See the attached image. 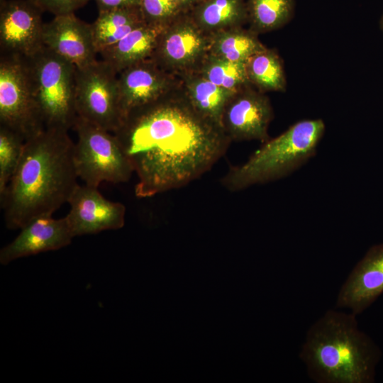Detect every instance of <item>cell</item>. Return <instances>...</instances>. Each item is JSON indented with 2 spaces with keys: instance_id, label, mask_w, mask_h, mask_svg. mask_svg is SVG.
<instances>
[{
  "instance_id": "cell-12",
  "label": "cell",
  "mask_w": 383,
  "mask_h": 383,
  "mask_svg": "<svg viewBox=\"0 0 383 383\" xmlns=\"http://www.w3.org/2000/svg\"><path fill=\"white\" fill-rule=\"evenodd\" d=\"M67 203L70 211L65 217L74 237L117 230L124 226L126 206L106 199L98 187L78 184Z\"/></svg>"
},
{
  "instance_id": "cell-16",
  "label": "cell",
  "mask_w": 383,
  "mask_h": 383,
  "mask_svg": "<svg viewBox=\"0 0 383 383\" xmlns=\"http://www.w3.org/2000/svg\"><path fill=\"white\" fill-rule=\"evenodd\" d=\"M73 238L65 216L37 217L21 228L13 240L1 248L0 262L7 265L21 257L61 249L69 245Z\"/></svg>"
},
{
  "instance_id": "cell-29",
  "label": "cell",
  "mask_w": 383,
  "mask_h": 383,
  "mask_svg": "<svg viewBox=\"0 0 383 383\" xmlns=\"http://www.w3.org/2000/svg\"><path fill=\"white\" fill-rule=\"evenodd\" d=\"M177 5L185 13H188L192 8L204 0H173Z\"/></svg>"
},
{
  "instance_id": "cell-11",
  "label": "cell",
  "mask_w": 383,
  "mask_h": 383,
  "mask_svg": "<svg viewBox=\"0 0 383 383\" xmlns=\"http://www.w3.org/2000/svg\"><path fill=\"white\" fill-rule=\"evenodd\" d=\"M42 13L30 0H1V54L29 57L42 48Z\"/></svg>"
},
{
  "instance_id": "cell-5",
  "label": "cell",
  "mask_w": 383,
  "mask_h": 383,
  "mask_svg": "<svg viewBox=\"0 0 383 383\" xmlns=\"http://www.w3.org/2000/svg\"><path fill=\"white\" fill-rule=\"evenodd\" d=\"M30 88L45 128H73L77 67L44 45L24 57Z\"/></svg>"
},
{
  "instance_id": "cell-14",
  "label": "cell",
  "mask_w": 383,
  "mask_h": 383,
  "mask_svg": "<svg viewBox=\"0 0 383 383\" xmlns=\"http://www.w3.org/2000/svg\"><path fill=\"white\" fill-rule=\"evenodd\" d=\"M383 294V243L370 247L338 294L335 307L357 316Z\"/></svg>"
},
{
  "instance_id": "cell-6",
  "label": "cell",
  "mask_w": 383,
  "mask_h": 383,
  "mask_svg": "<svg viewBox=\"0 0 383 383\" xmlns=\"http://www.w3.org/2000/svg\"><path fill=\"white\" fill-rule=\"evenodd\" d=\"M73 129L77 135L74 162L84 184L99 187L102 182H128L133 166L116 135L77 116Z\"/></svg>"
},
{
  "instance_id": "cell-20",
  "label": "cell",
  "mask_w": 383,
  "mask_h": 383,
  "mask_svg": "<svg viewBox=\"0 0 383 383\" xmlns=\"http://www.w3.org/2000/svg\"><path fill=\"white\" fill-rule=\"evenodd\" d=\"M144 23L140 7L99 11L96 19L91 24L98 54Z\"/></svg>"
},
{
  "instance_id": "cell-7",
  "label": "cell",
  "mask_w": 383,
  "mask_h": 383,
  "mask_svg": "<svg viewBox=\"0 0 383 383\" xmlns=\"http://www.w3.org/2000/svg\"><path fill=\"white\" fill-rule=\"evenodd\" d=\"M75 105L77 116L115 133L123 123L118 73L102 60L77 68Z\"/></svg>"
},
{
  "instance_id": "cell-18",
  "label": "cell",
  "mask_w": 383,
  "mask_h": 383,
  "mask_svg": "<svg viewBox=\"0 0 383 383\" xmlns=\"http://www.w3.org/2000/svg\"><path fill=\"white\" fill-rule=\"evenodd\" d=\"M188 13L208 35L248 23L246 0H204Z\"/></svg>"
},
{
  "instance_id": "cell-2",
  "label": "cell",
  "mask_w": 383,
  "mask_h": 383,
  "mask_svg": "<svg viewBox=\"0 0 383 383\" xmlns=\"http://www.w3.org/2000/svg\"><path fill=\"white\" fill-rule=\"evenodd\" d=\"M74 143L68 131L45 128L25 141L23 153L3 194L1 207L9 229L52 216L78 184Z\"/></svg>"
},
{
  "instance_id": "cell-30",
  "label": "cell",
  "mask_w": 383,
  "mask_h": 383,
  "mask_svg": "<svg viewBox=\"0 0 383 383\" xmlns=\"http://www.w3.org/2000/svg\"><path fill=\"white\" fill-rule=\"evenodd\" d=\"M379 28L382 30V32L383 33V13L380 17V19H379Z\"/></svg>"
},
{
  "instance_id": "cell-13",
  "label": "cell",
  "mask_w": 383,
  "mask_h": 383,
  "mask_svg": "<svg viewBox=\"0 0 383 383\" xmlns=\"http://www.w3.org/2000/svg\"><path fill=\"white\" fill-rule=\"evenodd\" d=\"M175 76L148 59L118 74L119 104L124 118L133 111L149 104L175 88Z\"/></svg>"
},
{
  "instance_id": "cell-21",
  "label": "cell",
  "mask_w": 383,
  "mask_h": 383,
  "mask_svg": "<svg viewBox=\"0 0 383 383\" xmlns=\"http://www.w3.org/2000/svg\"><path fill=\"white\" fill-rule=\"evenodd\" d=\"M209 37V54L235 62L245 63L265 48L257 33L243 27L224 30Z\"/></svg>"
},
{
  "instance_id": "cell-10",
  "label": "cell",
  "mask_w": 383,
  "mask_h": 383,
  "mask_svg": "<svg viewBox=\"0 0 383 383\" xmlns=\"http://www.w3.org/2000/svg\"><path fill=\"white\" fill-rule=\"evenodd\" d=\"M274 118L270 99L252 84L235 91L228 100L221 115V126L231 141L270 139L268 128Z\"/></svg>"
},
{
  "instance_id": "cell-8",
  "label": "cell",
  "mask_w": 383,
  "mask_h": 383,
  "mask_svg": "<svg viewBox=\"0 0 383 383\" xmlns=\"http://www.w3.org/2000/svg\"><path fill=\"white\" fill-rule=\"evenodd\" d=\"M0 126L17 133L25 141L45 128L23 56L1 55Z\"/></svg>"
},
{
  "instance_id": "cell-1",
  "label": "cell",
  "mask_w": 383,
  "mask_h": 383,
  "mask_svg": "<svg viewBox=\"0 0 383 383\" xmlns=\"http://www.w3.org/2000/svg\"><path fill=\"white\" fill-rule=\"evenodd\" d=\"M137 176L135 194L151 197L182 188L208 172L231 143L199 113L181 84L131 112L113 133Z\"/></svg>"
},
{
  "instance_id": "cell-24",
  "label": "cell",
  "mask_w": 383,
  "mask_h": 383,
  "mask_svg": "<svg viewBox=\"0 0 383 383\" xmlns=\"http://www.w3.org/2000/svg\"><path fill=\"white\" fill-rule=\"evenodd\" d=\"M196 72L214 84L231 91L250 84L245 63L231 62L209 53Z\"/></svg>"
},
{
  "instance_id": "cell-22",
  "label": "cell",
  "mask_w": 383,
  "mask_h": 383,
  "mask_svg": "<svg viewBox=\"0 0 383 383\" xmlns=\"http://www.w3.org/2000/svg\"><path fill=\"white\" fill-rule=\"evenodd\" d=\"M245 66L249 82L260 91H286L283 62L275 50L265 47L250 57Z\"/></svg>"
},
{
  "instance_id": "cell-17",
  "label": "cell",
  "mask_w": 383,
  "mask_h": 383,
  "mask_svg": "<svg viewBox=\"0 0 383 383\" xmlns=\"http://www.w3.org/2000/svg\"><path fill=\"white\" fill-rule=\"evenodd\" d=\"M163 27L144 23L99 54L118 74L123 70L150 59Z\"/></svg>"
},
{
  "instance_id": "cell-15",
  "label": "cell",
  "mask_w": 383,
  "mask_h": 383,
  "mask_svg": "<svg viewBox=\"0 0 383 383\" xmlns=\"http://www.w3.org/2000/svg\"><path fill=\"white\" fill-rule=\"evenodd\" d=\"M43 43L77 68L97 60L91 24L77 18L74 13L55 16L44 23Z\"/></svg>"
},
{
  "instance_id": "cell-23",
  "label": "cell",
  "mask_w": 383,
  "mask_h": 383,
  "mask_svg": "<svg viewBox=\"0 0 383 383\" xmlns=\"http://www.w3.org/2000/svg\"><path fill=\"white\" fill-rule=\"evenodd\" d=\"M249 29L257 33L279 29L294 17V0H246Z\"/></svg>"
},
{
  "instance_id": "cell-25",
  "label": "cell",
  "mask_w": 383,
  "mask_h": 383,
  "mask_svg": "<svg viewBox=\"0 0 383 383\" xmlns=\"http://www.w3.org/2000/svg\"><path fill=\"white\" fill-rule=\"evenodd\" d=\"M24 138L0 126V195L3 194L19 164Z\"/></svg>"
},
{
  "instance_id": "cell-4",
  "label": "cell",
  "mask_w": 383,
  "mask_h": 383,
  "mask_svg": "<svg viewBox=\"0 0 383 383\" xmlns=\"http://www.w3.org/2000/svg\"><path fill=\"white\" fill-rule=\"evenodd\" d=\"M325 129L320 118L294 123L262 143L247 161L230 167L221 178V184L229 192H239L289 175L315 155Z\"/></svg>"
},
{
  "instance_id": "cell-3",
  "label": "cell",
  "mask_w": 383,
  "mask_h": 383,
  "mask_svg": "<svg viewBox=\"0 0 383 383\" xmlns=\"http://www.w3.org/2000/svg\"><path fill=\"white\" fill-rule=\"evenodd\" d=\"M357 316L329 309L309 328L299 352L316 383H372L382 351Z\"/></svg>"
},
{
  "instance_id": "cell-26",
  "label": "cell",
  "mask_w": 383,
  "mask_h": 383,
  "mask_svg": "<svg viewBox=\"0 0 383 383\" xmlns=\"http://www.w3.org/2000/svg\"><path fill=\"white\" fill-rule=\"evenodd\" d=\"M140 9L146 23L163 28L185 13L173 0H140Z\"/></svg>"
},
{
  "instance_id": "cell-28",
  "label": "cell",
  "mask_w": 383,
  "mask_h": 383,
  "mask_svg": "<svg viewBox=\"0 0 383 383\" xmlns=\"http://www.w3.org/2000/svg\"><path fill=\"white\" fill-rule=\"evenodd\" d=\"M99 11L140 7V0H94Z\"/></svg>"
},
{
  "instance_id": "cell-9",
  "label": "cell",
  "mask_w": 383,
  "mask_h": 383,
  "mask_svg": "<svg viewBox=\"0 0 383 383\" xmlns=\"http://www.w3.org/2000/svg\"><path fill=\"white\" fill-rule=\"evenodd\" d=\"M209 37L188 13L164 28L150 59L174 75L197 70L209 52Z\"/></svg>"
},
{
  "instance_id": "cell-27",
  "label": "cell",
  "mask_w": 383,
  "mask_h": 383,
  "mask_svg": "<svg viewBox=\"0 0 383 383\" xmlns=\"http://www.w3.org/2000/svg\"><path fill=\"white\" fill-rule=\"evenodd\" d=\"M43 12L54 16L73 13L83 7L89 0H30Z\"/></svg>"
},
{
  "instance_id": "cell-19",
  "label": "cell",
  "mask_w": 383,
  "mask_h": 383,
  "mask_svg": "<svg viewBox=\"0 0 383 383\" xmlns=\"http://www.w3.org/2000/svg\"><path fill=\"white\" fill-rule=\"evenodd\" d=\"M179 77L182 88L193 107L205 118L221 126L223 110L235 91L218 87L196 72Z\"/></svg>"
}]
</instances>
